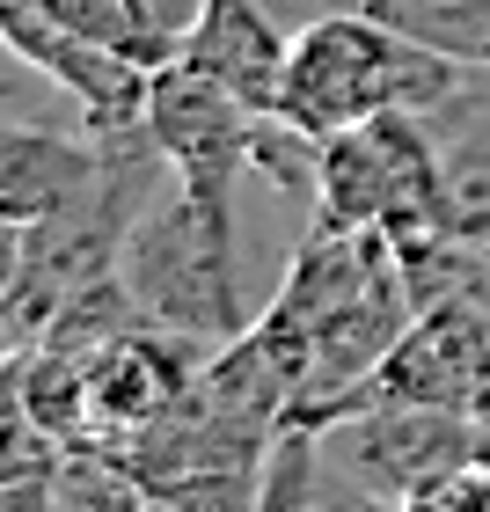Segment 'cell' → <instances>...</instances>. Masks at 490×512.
<instances>
[{"instance_id":"7","label":"cell","mask_w":490,"mask_h":512,"mask_svg":"<svg viewBox=\"0 0 490 512\" xmlns=\"http://www.w3.org/2000/svg\"><path fill=\"white\" fill-rule=\"evenodd\" d=\"M205 359H213L205 344L169 337V330H154V322H132V330H118L110 344H96V352H88V388H96L103 447H118V439L147 432L154 417H169L183 395L198 388Z\"/></svg>"},{"instance_id":"3","label":"cell","mask_w":490,"mask_h":512,"mask_svg":"<svg viewBox=\"0 0 490 512\" xmlns=\"http://www.w3.org/2000/svg\"><path fill=\"white\" fill-rule=\"evenodd\" d=\"M242 227L235 220H213L198 213L183 191H161L147 205V220L132 227L125 242V286L139 300V315L169 337H191L205 352L235 344L242 330H256L249 293H242Z\"/></svg>"},{"instance_id":"4","label":"cell","mask_w":490,"mask_h":512,"mask_svg":"<svg viewBox=\"0 0 490 512\" xmlns=\"http://www.w3.org/2000/svg\"><path fill=\"white\" fill-rule=\"evenodd\" d=\"M439 213H447V176H439V154L417 110H381V118L330 139L315 227H381L403 249H425Z\"/></svg>"},{"instance_id":"16","label":"cell","mask_w":490,"mask_h":512,"mask_svg":"<svg viewBox=\"0 0 490 512\" xmlns=\"http://www.w3.org/2000/svg\"><path fill=\"white\" fill-rule=\"evenodd\" d=\"M132 512H183V505H176V498H154V491H147V498H139Z\"/></svg>"},{"instance_id":"2","label":"cell","mask_w":490,"mask_h":512,"mask_svg":"<svg viewBox=\"0 0 490 512\" xmlns=\"http://www.w3.org/2000/svg\"><path fill=\"white\" fill-rule=\"evenodd\" d=\"M469 66L432 52V44L403 37L395 22L344 8V15H315L293 30V59H286V88H278V118H293L300 132L337 139L381 110H439L461 96Z\"/></svg>"},{"instance_id":"14","label":"cell","mask_w":490,"mask_h":512,"mask_svg":"<svg viewBox=\"0 0 490 512\" xmlns=\"http://www.w3.org/2000/svg\"><path fill=\"white\" fill-rule=\"evenodd\" d=\"M395 512H490V469L483 461H454V469H432L417 476Z\"/></svg>"},{"instance_id":"5","label":"cell","mask_w":490,"mask_h":512,"mask_svg":"<svg viewBox=\"0 0 490 512\" xmlns=\"http://www.w3.org/2000/svg\"><path fill=\"white\" fill-rule=\"evenodd\" d=\"M264 110H249L242 96H227L220 81H205L198 66L169 59L154 74L147 96V132L154 147L169 154L176 191L213 220H235V176L249 169V132Z\"/></svg>"},{"instance_id":"15","label":"cell","mask_w":490,"mask_h":512,"mask_svg":"<svg viewBox=\"0 0 490 512\" xmlns=\"http://www.w3.org/2000/svg\"><path fill=\"white\" fill-rule=\"evenodd\" d=\"M0 512H59V476H0Z\"/></svg>"},{"instance_id":"6","label":"cell","mask_w":490,"mask_h":512,"mask_svg":"<svg viewBox=\"0 0 490 512\" xmlns=\"http://www.w3.org/2000/svg\"><path fill=\"white\" fill-rule=\"evenodd\" d=\"M0 37L22 66H37L52 88L81 103V125L96 132H118V125H139L147 118V96H154V74L161 66H139L125 52H110L96 37H74L66 22H52L30 0H0Z\"/></svg>"},{"instance_id":"9","label":"cell","mask_w":490,"mask_h":512,"mask_svg":"<svg viewBox=\"0 0 490 512\" xmlns=\"http://www.w3.org/2000/svg\"><path fill=\"white\" fill-rule=\"evenodd\" d=\"M366 410L373 417L352 439V461H359V476L373 483V498H403L417 476L483 454V439L461 425L454 403H366Z\"/></svg>"},{"instance_id":"13","label":"cell","mask_w":490,"mask_h":512,"mask_svg":"<svg viewBox=\"0 0 490 512\" xmlns=\"http://www.w3.org/2000/svg\"><path fill=\"white\" fill-rule=\"evenodd\" d=\"M322 154H330V139L300 132L293 118H278V110H264L249 132V169L278 183L286 198H322Z\"/></svg>"},{"instance_id":"10","label":"cell","mask_w":490,"mask_h":512,"mask_svg":"<svg viewBox=\"0 0 490 512\" xmlns=\"http://www.w3.org/2000/svg\"><path fill=\"white\" fill-rule=\"evenodd\" d=\"M103 132H37V125H8L0 132V220L30 227L59 205H74L88 183L103 176Z\"/></svg>"},{"instance_id":"1","label":"cell","mask_w":490,"mask_h":512,"mask_svg":"<svg viewBox=\"0 0 490 512\" xmlns=\"http://www.w3.org/2000/svg\"><path fill=\"white\" fill-rule=\"evenodd\" d=\"M410 322H417V286L403 242L381 227H315L293 256L286 286L256 315V337L293 374L286 425H315V432L344 425L366 403L388 352L410 337Z\"/></svg>"},{"instance_id":"12","label":"cell","mask_w":490,"mask_h":512,"mask_svg":"<svg viewBox=\"0 0 490 512\" xmlns=\"http://www.w3.org/2000/svg\"><path fill=\"white\" fill-rule=\"evenodd\" d=\"M366 15L395 22L403 37L461 59L469 74H490V0H359Z\"/></svg>"},{"instance_id":"8","label":"cell","mask_w":490,"mask_h":512,"mask_svg":"<svg viewBox=\"0 0 490 512\" xmlns=\"http://www.w3.org/2000/svg\"><path fill=\"white\" fill-rule=\"evenodd\" d=\"M176 59L198 66L205 81H220L227 96H242L249 110H278L293 37L271 22L264 0H198V15L183 22V52Z\"/></svg>"},{"instance_id":"11","label":"cell","mask_w":490,"mask_h":512,"mask_svg":"<svg viewBox=\"0 0 490 512\" xmlns=\"http://www.w3.org/2000/svg\"><path fill=\"white\" fill-rule=\"evenodd\" d=\"M30 8H44L74 37H96V44H110V52H125L139 66H169L183 52V37L154 15V0H30Z\"/></svg>"}]
</instances>
